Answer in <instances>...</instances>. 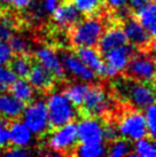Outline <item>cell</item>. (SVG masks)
Instances as JSON below:
<instances>
[{
	"label": "cell",
	"instance_id": "cell-40",
	"mask_svg": "<svg viewBox=\"0 0 156 157\" xmlns=\"http://www.w3.org/2000/svg\"><path fill=\"white\" fill-rule=\"evenodd\" d=\"M0 4L1 5H10L12 4V0H0Z\"/></svg>",
	"mask_w": 156,
	"mask_h": 157
},
{
	"label": "cell",
	"instance_id": "cell-5",
	"mask_svg": "<svg viewBox=\"0 0 156 157\" xmlns=\"http://www.w3.org/2000/svg\"><path fill=\"white\" fill-rule=\"evenodd\" d=\"M116 127L118 136L129 140L131 142L146 138L148 135L145 115L141 113V110L138 109L124 113Z\"/></svg>",
	"mask_w": 156,
	"mask_h": 157
},
{
	"label": "cell",
	"instance_id": "cell-25",
	"mask_svg": "<svg viewBox=\"0 0 156 157\" xmlns=\"http://www.w3.org/2000/svg\"><path fill=\"white\" fill-rule=\"evenodd\" d=\"M75 155L79 157H101L107 155L106 144H80L75 148Z\"/></svg>",
	"mask_w": 156,
	"mask_h": 157
},
{
	"label": "cell",
	"instance_id": "cell-29",
	"mask_svg": "<svg viewBox=\"0 0 156 157\" xmlns=\"http://www.w3.org/2000/svg\"><path fill=\"white\" fill-rule=\"evenodd\" d=\"M16 30V22L10 15L0 16V39L7 40L15 33Z\"/></svg>",
	"mask_w": 156,
	"mask_h": 157
},
{
	"label": "cell",
	"instance_id": "cell-19",
	"mask_svg": "<svg viewBox=\"0 0 156 157\" xmlns=\"http://www.w3.org/2000/svg\"><path fill=\"white\" fill-rule=\"evenodd\" d=\"M32 140L33 133L22 121H18V118H16L9 123V144L15 147L28 148L32 144Z\"/></svg>",
	"mask_w": 156,
	"mask_h": 157
},
{
	"label": "cell",
	"instance_id": "cell-17",
	"mask_svg": "<svg viewBox=\"0 0 156 157\" xmlns=\"http://www.w3.org/2000/svg\"><path fill=\"white\" fill-rule=\"evenodd\" d=\"M125 44H127V40H126V37L124 35V31L122 29V26H111L107 30L104 29L103 33L100 37L96 47L102 55L113 48L119 47V46Z\"/></svg>",
	"mask_w": 156,
	"mask_h": 157
},
{
	"label": "cell",
	"instance_id": "cell-23",
	"mask_svg": "<svg viewBox=\"0 0 156 157\" xmlns=\"http://www.w3.org/2000/svg\"><path fill=\"white\" fill-rule=\"evenodd\" d=\"M9 67L13 70V72L16 77L26 78L29 72H30L31 67H32V60L28 55V53L16 54L15 56L13 55L12 60L9 61Z\"/></svg>",
	"mask_w": 156,
	"mask_h": 157
},
{
	"label": "cell",
	"instance_id": "cell-9",
	"mask_svg": "<svg viewBox=\"0 0 156 157\" xmlns=\"http://www.w3.org/2000/svg\"><path fill=\"white\" fill-rule=\"evenodd\" d=\"M135 53V48L127 43L102 54L106 64V77L115 78L121 72H124Z\"/></svg>",
	"mask_w": 156,
	"mask_h": 157
},
{
	"label": "cell",
	"instance_id": "cell-10",
	"mask_svg": "<svg viewBox=\"0 0 156 157\" xmlns=\"http://www.w3.org/2000/svg\"><path fill=\"white\" fill-rule=\"evenodd\" d=\"M77 127L78 142L80 144H106L104 125L98 117L85 116L78 123Z\"/></svg>",
	"mask_w": 156,
	"mask_h": 157
},
{
	"label": "cell",
	"instance_id": "cell-14",
	"mask_svg": "<svg viewBox=\"0 0 156 157\" xmlns=\"http://www.w3.org/2000/svg\"><path fill=\"white\" fill-rule=\"evenodd\" d=\"M80 61L96 75V77H106V64L101 53L96 47H78L75 53Z\"/></svg>",
	"mask_w": 156,
	"mask_h": 157
},
{
	"label": "cell",
	"instance_id": "cell-18",
	"mask_svg": "<svg viewBox=\"0 0 156 157\" xmlns=\"http://www.w3.org/2000/svg\"><path fill=\"white\" fill-rule=\"evenodd\" d=\"M25 103L18 100L12 93H0V117L13 121L21 117Z\"/></svg>",
	"mask_w": 156,
	"mask_h": 157
},
{
	"label": "cell",
	"instance_id": "cell-31",
	"mask_svg": "<svg viewBox=\"0 0 156 157\" xmlns=\"http://www.w3.org/2000/svg\"><path fill=\"white\" fill-rule=\"evenodd\" d=\"M8 44L12 48V51L13 53L15 54H23V53H28L29 51V43H28V40L24 38V37H22V36H18V35H15L14 33L8 40Z\"/></svg>",
	"mask_w": 156,
	"mask_h": 157
},
{
	"label": "cell",
	"instance_id": "cell-15",
	"mask_svg": "<svg viewBox=\"0 0 156 157\" xmlns=\"http://www.w3.org/2000/svg\"><path fill=\"white\" fill-rule=\"evenodd\" d=\"M53 20V23L60 28V29H70L82 18V14L79 13L76 7L71 2H65L57 7L54 13L51 15Z\"/></svg>",
	"mask_w": 156,
	"mask_h": 157
},
{
	"label": "cell",
	"instance_id": "cell-22",
	"mask_svg": "<svg viewBox=\"0 0 156 157\" xmlns=\"http://www.w3.org/2000/svg\"><path fill=\"white\" fill-rule=\"evenodd\" d=\"M88 88H90V84L78 80L77 83L69 84L64 88L63 93H64V95L69 99L72 105H75L77 108H79L80 105L83 103L84 99H85V95H86Z\"/></svg>",
	"mask_w": 156,
	"mask_h": 157
},
{
	"label": "cell",
	"instance_id": "cell-8",
	"mask_svg": "<svg viewBox=\"0 0 156 157\" xmlns=\"http://www.w3.org/2000/svg\"><path fill=\"white\" fill-rule=\"evenodd\" d=\"M124 72L133 80L153 83L156 80V62L149 54L135 53Z\"/></svg>",
	"mask_w": 156,
	"mask_h": 157
},
{
	"label": "cell",
	"instance_id": "cell-1",
	"mask_svg": "<svg viewBox=\"0 0 156 157\" xmlns=\"http://www.w3.org/2000/svg\"><path fill=\"white\" fill-rule=\"evenodd\" d=\"M118 92L135 109L145 110L153 103H156V87L152 83L138 80H124L117 84Z\"/></svg>",
	"mask_w": 156,
	"mask_h": 157
},
{
	"label": "cell",
	"instance_id": "cell-34",
	"mask_svg": "<svg viewBox=\"0 0 156 157\" xmlns=\"http://www.w3.org/2000/svg\"><path fill=\"white\" fill-rule=\"evenodd\" d=\"M14 53L9 46L8 41L0 39V64H8Z\"/></svg>",
	"mask_w": 156,
	"mask_h": 157
},
{
	"label": "cell",
	"instance_id": "cell-33",
	"mask_svg": "<svg viewBox=\"0 0 156 157\" xmlns=\"http://www.w3.org/2000/svg\"><path fill=\"white\" fill-rule=\"evenodd\" d=\"M16 78L18 77L10 69V67L7 64H0V84L5 88L9 87Z\"/></svg>",
	"mask_w": 156,
	"mask_h": 157
},
{
	"label": "cell",
	"instance_id": "cell-39",
	"mask_svg": "<svg viewBox=\"0 0 156 157\" xmlns=\"http://www.w3.org/2000/svg\"><path fill=\"white\" fill-rule=\"evenodd\" d=\"M149 55L153 57V60L156 62V38H154L153 40H150L149 43Z\"/></svg>",
	"mask_w": 156,
	"mask_h": 157
},
{
	"label": "cell",
	"instance_id": "cell-21",
	"mask_svg": "<svg viewBox=\"0 0 156 157\" xmlns=\"http://www.w3.org/2000/svg\"><path fill=\"white\" fill-rule=\"evenodd\" d=\"M9 87H10V93L24 103H28L35 99L36 90L31 86L28 79L16 78Z\"/></svg>",
	"mask_w": 156,
	"mask_h": 157
},
{
	"label": "cell",
	"instance_id": "cell-37",
	"mask_svg": "<svg viewBox=\"0 0 156 157\" xmlns=\"http://www.w3.org/2000/svg\"><path fill=\"white\" fill-rule=\"evenodd\" d=\"M36 0H12V5L15 9L18 10H23V9H26L29 6L35 2Z\"/></svg>",
	"mask_w": 156,
	"mask_h": 157
},
{
	"label": "cell",
	"instance_id": "cell-32",
	"mask_svg": "<svg viewBox=\"0 0 156 157\" xmlns=\"http://www.w3.org/2000/svg\"><path fill=\"white\" fill-rule=\"evenodd\" d=\"M9 144V121L0 117V154Z\"/></svg>",
	"mask_w": 156,
	"mask_h": 157
},
{
	"label": "cell",
	"instance_id": "cell-7",
	"mask_svg": "<svg viewBox=\"0 0 156 157\" xmlns=\"http://www.w3.org/2000/svg\"><path fill=\"white\" fill-rule=\"evenodd\" d=\"M111 105V96L103 87L99 85H90L85 99L79 108L85 116L100 117L108 113Z\"/></svg>",
	"mask_w": 156,
	"mask_h": 157
},
{
	"label": "cell",
	"instance_id": "cell-3",
	"mask_svg": "<svg viewBox=\"0 0 156 157\" xmlns=\"http://www.w3.org/2000/svg\"><path fill=\"white\" fill-rule=\"evenodd\" d=\"M49 127H57L74 122L77 117V107L72 105L63 92H53L46 101Z\"/></svg>",
	"mask_w": 156,
	"mask_h": 157
},
{
	"label": "cell",
	"instance_id": "cell-41",
	"mask_svg": "<svg viewBox=\"0 0 156 157\" xmlns=\"http://www.w3.org/2000/svg\"><path fill=\"white\" fill-rule=\"evenodd\" d=\"M5 90H6V88H5L4 86H2V85H1V84H0V93H2V92H4Z\"/></svg>",
	"mask_w": 156,
	"mask_h": 157
},
{
	"label": "cell",
	"instance_id": "cell-11",
	"mask_svg": "<svg viewBox=\"0 0 156 157\" xmlns=\"http://www.w3.org/2000/svg\"><path fill=\"white\" fill-rule=\"evenodd\" d=\"M61 61L65 74L71 75L77 80L92 83L98 78L96 75L90 68H87L75 53H63L61 55Z\"/></svg>",
	"mask_w": 156,
	"mask_h": 157
},
{
	"label": "cell",
	"instance_id": "cell-12",
	"mask_svg": "<svg viewBox=\"0 0 156 157\" xmlns=\"http://www.w3.org/2000/svg\"><path fill=\"white\" fill-rule=\"evenodd\" d=\"M122 29L124 31L127 43L135 48L147 47L150 43L152 37L148 35L146 29L135 17H126Z\"/></svg>",
	"mask_w": 156,
	"mask_h": 157
},
{
	"label": "cell",
	"instance_id": "cell-38",
	"mask_svg": "<svg viewBox=\"0 0 156 157\" xmlns=\"http://www.w3.org/2000/svg\"><path fill=\"white\" fill-rule=\"evenodd\" d=\"M147 1L148 0H127V6L133 12H137L138 9H140L147 4Z\"/></svg>",
	"mask_w": 156,
	"mask_h": 157
},
{
	"label": "cell",
	"instance_id": "cell-13",
	"mask_svg": "<svg viewBox=\"0 0 156 157\" xmlns=\"http://www.w3.org/2000/svg\"><path fill=\"white\" fill-rule=\"evenodd\" d=\"M35 59L38 63L49 70L57 79H64L65 71L62 66L61 56L53 48L43 46L35 52Z\"/></svg>",
	"mask_w": 156,
	"mask_h": 157
},
{
	"label": "cell",
	"instance_id": "cell-26",
	"mask_svg": "<svg viewBox=\"0 0 156 157\" xmlns=\"http://www.w3.org/2000/svg\"><path fill=\"white\" fill-rule=\"evenodd\" d=\"M132 142L126 139L119 138L114 139L107 148V155L110 157H124L132 156Z\"/></svg>",
	"mask_w": 156,
	"mask_h": 157
},
{
	"label": "cell",
	"instance_id": "cell-35",
	"mask_svg": "<svg viewBox=\"0 0 156 157\" xmlns=\"http://www.w3.org/2000/svg\"><path fill=\"white\" fill-rule=\"evenodd\" d=\"M2 154L8 157H24V156H29L31 153L28 148H24V147H15V146H13V148L5 149V151Z\"/></svg>",
	"mask_w": 156,
	"mask_h": 157
},
{
	"label": "cell",
	"instance_id": "cell-28",
	"mask_svg": "<svg viewBox=\"0 0 156 157\" xmlns=\"http://www.w3.org/2000/svg\"><path fill=\"white\" fill-rule=\"evenodd\" d=\"M103 1L104 0H70V2L82 15H94L102 7Z\"/></svg>",
	"mask_w": 156,
	"mask_h": 157
},
{
	"label": "cell",
	"instance_id": "cell-27",
	"mask_svg": "<svg viewBox=\"0 0 156 157\" xmlns=\"http://www.w3.org/2000/svg\"><path fill=\"white\" fill-rule=\"evenodd\" d=\"M63 2V0H39L38 4L36 1L32 4V6L37 8V10H33V16L36 18H41L44 16H51L54 10Z\"/></svg>",
	"mask_w": 156,
	"mask_h": 157
},
{
	"label": "cell",
	"instance_id": "cell-4",
	"mask_svg": "<svg viewBox=\"0 0 156 157\" xmlns=\"http://www.w3.org/2000/svg\"><path fill=\"white\" fill-rule=\"evenodd\" d=\"M77 144V127L74 122L54 127L47 139L48 149L57 154H74Z\"/></svg>",
	"mask_w": 156,
	"mask_h": 157
},
{
	"label": "cell",
	"instance_id": "cell-16",
	"mask_svg": "<svg viewBox=\"0 0 156 157\" xmlns=\"http://www.w3.org/2000/svg\"><path fill=\"white\" fill-rule=\"evenodd\" d=\"M26 78H28L32 87L40 92L49 91L54 86L55 80H57L54 75L38 62L32 63L30 72H29Z\"/></svg>",
	"mask_w": 156,
	"mask_h": 157
},
{
	"label": "cell",
	"instance_id": "cell-6",
	"mask_svg": "<svg viewBox=\"0 0 156 157\" xmlns=\"http://www.w3.org/2000/svg\"><path fill=\"white\" fill-rule=\"evenodd\" d=\"M21 116L22 122L33 133V135L45 134L49 127L47 105L41 99L30 101L29 105L24 107Z\"/></svg>",
	"mask_w": 156,
	"mask_h": 157
},
{
	"label": "cell",
	"instance_id": "cell-2",
	"mask_svg": "<svg viewBox=\"0 0 156 157\" xmlns=\"http://www.w3.org/2000/svg\"><path fill=\"white\" fill-rule=\"evenodd\" d=\"M70 29V41L72 46L76 48L96 47L104 31V24L98 16L87 15L86 18L79 20Z\"/></svg>",
	"mask_w": 156,
	"mask_h": 157
},
{
	"label": "cell",
	"instance_id": "cell-30",
	"mask_svg": "<svg viewBox=\"0 0 156 157\" xmlns=\"http://www.w3.org/2000/svg\"><path fill=\"white\" fill-rule=\"evenodd\" d=\"M145 118L147 124L148 135L156 140V103H153L145 109Z\"/></svg>",
	"mask_w": 156,
	"mask_h": 157
},
{
	"label": "cell",
	"instance_id": "cell-20",
	"mask_svg": "<svg viewBox=\"0 0 156 157\" xmlns=\"http://www.w3.org/2000/svg\"><path fill=\"white\" fill-rule=\"evenodd\" d=\"M135 18L142 24L148 35L156 38V0H148L147 4L135 12Z\"/></svg>",
	"mask_w": 156,
	"mask_h": 157
},
{
	"label": "cell",
	"instance_id": "cell-36",
	"mask_svg": "<svg viewBox=\"0 0 156 157\" xmlns=\"http://www.w3.org/2000/svg\"><path fill=\"white\" fill-rule=\"evenodd\" d=\"M106 4L110 9H114L116 12H126L129 6H127V0H104Z\"/></svg>",
	"mask_w": 156,
	"mask_h": 157
},
{
	"label": "cell",
	"instance_id": "cell-24",
	"mask_svg": "<svg viewBox=\"0 0 156 157\" xmlns=\"http://www.w3.org/2000/svg\"><path fill=\"white\" fill-rule=\"evenodd\" d=\"M132 156L135 157H156V140L142 138L132 144Z\"/></svg>",
	"mask_w": 156,
	"mask_h": 157
}]
</instances>
